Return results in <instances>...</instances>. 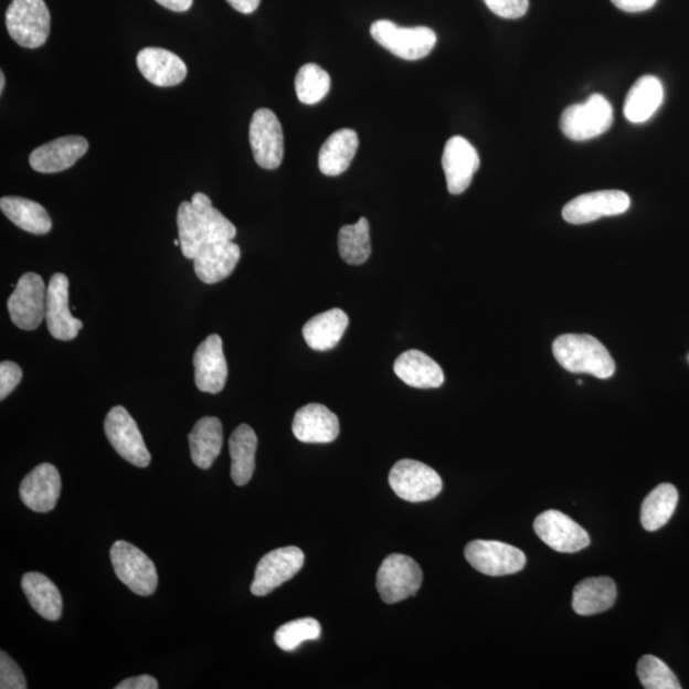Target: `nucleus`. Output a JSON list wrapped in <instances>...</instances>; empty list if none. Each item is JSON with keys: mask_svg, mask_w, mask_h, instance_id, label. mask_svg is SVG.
Here are the masks:
<instances>
[{"mask_svg": "<svg viewBox=\"0 0 689 689\" xmlns=\"http://www.w3.org/2000/svg\"><path fill=\"white\" fill-rule=\"evenodd\" d=\"M484 3L491 12L507 20L521 19L529 10V0H484Z\"/></svg>", "mask_w": 689, "mask_h": 689, "instance_id": "40", "label": "nucleus"}, {"mask_svg": "<svg viewBox=\"0 0 689 689\" xmlns=\"http://www.w3.org/2000/svg\"><path fill=\"white\" fill-rule=\"evenodd\" d=\"M0 209L15 226L24 232L45 235L51 232L53 223L45 208L40 203L22 199V197L7 195L0 200Z\"/></svg>", "mask_w": 689, "mask_h": 689, "instance_id": "31", "label": "nucleus"}, {"mask_svg": "<svg viewBox=\"0 0 689 689\" xmlns=\"http://www.w3.org/2000/svg\"><path fill=\"white\" fill-rule=\"evenodd\" d=\"M23 372L19 364L2 362L0 364V400L10 396L22 381Z\"/></svg>", "mask_w": 689, "mask_h": 689, "instance_id": "41", "label": "nucleus"}, {"mask_svg": "<svg viewBox=\"0 0 689 689\" xmlns=\"http://www.w3.org/2000/svg\"><path fill=\"white\" fill-rule=\"evenodd\" d=\"M359 147L356 130L343 128L327 138L318 156V167L327 177H339L354 160Z\"/></svg>", "mask_w": 689, "mask_h": 689, "instance_id": "24", "label": "nucleus"}, {"mask_svg": "<svg viewBox=\"0 0 689 689\" xmlns=\"http://www.w3.org/2000/svg\"><path fill=\"white\" fill-rule=\"evenodd\" d=\"M423 572L413 558L391 554L377 573V589L384 603L396 604L414 596L421 589Z\"/></svg>", "mask_w": 689, "mask_h": 689, "instance_id": "6", "label": "nucleus"}, {"mask_svg": "<svg viewBox=\"0 0 689 689\" xmlns=\"http://www.w3.org/2000/svg\"><path fill=\"white\" fill-rule=\"evenodd\" d=\"M226 2L232 6L235 11L243 14H251L257 10L261 0H226Z\"/></svg>", "mask_w": 689, "mask_h": 689, "instance_id": "44", "label": "nucleus"}, {"mask_svg": "<svg viewBox=\"0 0 689 689\" xmlns=\"http://www.w3.org/2000/svg\"><path fill=\"white\" fill-rule=\"evenodd\" d=\"M305 565V553L297 547L275 549L261 558L251 592L256 596H266L284 582L292 580Z\"/></svg>", "mask_w": 689, "mask_h": 689, "instance_id": "11", "label": "nucleus"}, {"mask_svg": "<svg viewBox=\"0 0 689 689\" xmlns=\"http://www.w3.org/2000/svg\"><path fill=\"white\" fill-rule=\"evenodd\" d=\"M258 438L250 425L242 424L233 432L229 439L230 456H232V478L236 486L248 484L256 469V451Z\"/></svg>", "mask_w": 689, "mask_h": 689, "instance_id": "30", "label": "nucleus"}, {"mask_svg": "<svg viewBox=\"0 0 689 689\" xmlns=\"http://www.w3.org/2000/svg\"><path fill=\"white\" fill-rule=\"evenodd\" d=\"M658 0H612V3L627 13L649 11Z\"/></svg>", "mask_w": 689, "mask_h": 689, "instance_id": "42", "label": "nucleus"}, {"mask_svg": "<svg viewBox=\"0 0 689 689\" xmlns=\"http://www.w3.org/2000/svg\"><path fill=\"white\" fill-rule=\"evenodd\" d=\"M321 630V625L314 618L292 621L276 630L275 643L282 650L290 653L303 643L318 639Z\"/></svg>", "mask_w": 689, "mask_h": 689, "instance_id": "37", "label": "nucleus"}, {"mask_svg": "<svg viewBox=\"0 0 689 689\" xmlns=\"http://www.w3.org/2000/svg\"><path fill=\"white\" fill-rule=\"evenodd\" d=\"M0 688L2 689H26V678L22 670L11 658L2 651L0 655Z\"/></svg>", "mask_w": 689, "mask_h": 689, "instance_id": "39", "label": "nucleus"}, {"mask_svg": "<svg viewBox=\"0 0 689 689\" xmlns=\"http://www.w3.org/2000/svg\"><path fill=\"white\" fill-rule=\"evenodd\" d=\"M348 326V315L341 309H331L309 319L303 327V336L309 348L327 351L340 342Z\"/></svg>", "mask_w": 689, "mask_h": 689, "instance_id": "29", "label": "nucleus"}, {"mask_svg": "<svg viewBox=\"0 0 689 689\" xmlns=\"http://www.w3.org/2000/svg\"><path fill=\"white\" fill-rule=\"evenodd\" d=\"M630 206L629 195L622 191H597L576 197L565 204L562 215L569 224L584 225L602 218L618 216Z\"/></svg>", "mask_w": 689, "mask_h": 689, "instance_id": "13", "label": "nucleus"}, {"mask_svg": "<svg viewBox=\"0 0 689 689\" xmlns=\"http://www.w3.org/2000/svg\"><path fill=\"white\" fill-rule=\"evenodd\" d=\"M61 490L60 471L52 464H41L22 480L20 497L31 511L46 513L54 510Z\"/></svg>", "mask_w": 689, "mask_h": 689, "instance_id": "18", "label": "nucleus"}, {"mask_svg": "<svg viewBox=\"0 0 689 689\" xmlns=\"http://www.w3.org/2000/svg\"><path fill=\"white\" fill-rule=\"evenodd\" d=\"M22 589L32 608L46 621L62 617L63 598L54 582L39 572H29L22 577Z\"/></svg>", "mask_w": 689, "mask_h": 689, "instance_id": "28", "label": "nucleus"}, {"mask_svg": "<svg viewBox=\"0 0 689 689\" xmlns=\"http://www.w3.org/2000/svg\"><path fill=\"white\" fill-rule=\"evenodd\" d=\"M534 530L555 552L576 553L590 545L586 530L561 511L548 510L539 515L534 521Z\"/></svg>", "mask_w": 689, "mask_h": 689, "instance_id": "14", "label": "nucleus"}, {"mask_svg": "<svg viewBox=\"0 0 689 689\" xmlns=\"http://www.w3.org/2000/svg\"><path fill=\"white\" fill-rule=\"evenodd\" d=\"M617 598V586L610 577H590L579 582L573 590V611L580 615H594L610 611Z\"/></svg>", "mask_w": 689, "mask_h": 689, "instance_id": "26", "label": "nucleus"}, {"mask_svg": "<svg viewBox=\"0 0 689 689\" xmlns=\"http://www.w3.org/2000/svg\"><path fill=\"white\" fill-rule=\"evenodd\" d=\"M331 78L319 65L309 63L303 65L295 77V92L299 102L306 105H316L322 102L330 93Z\"/></svg>", "mask_w": 689, "mask_h": 689, "instance_id": "35", "label": "nucleus"}, {"mask_svg": "<svg viewBox=\"0 0 689 689\" xmlns=\"http://www.w3.org/2000/svg\"><path fill=\"white\" fill-rule=\"evenodd\" d=\"M293 433L303 443H330L339 437L340 423L330 409L309 404L295 414Z\"/></svg>", "mask_w": 689, "mask_h": 689, "instance_id": "22", "label": "nucleus"}, {"mask_svg": "<svg viewBox=\"0 0 689 689\" xmlns=\"http://www.w3.org/2000/svg\"><path fill=\"white\" fill-rule=\"evenodd\" d=\"M556 362L571 373H586L608 380L615 363L608 349L592 335H562L553 343Z\"/></svg>", "mask_w": 689, "mask_h": 689, "instance_id": "1", "label": "nucleus"}, {"mask_svg": "<svg viewBox=\"0 0 689 689\" xmlns=\"http://www.w3.org/2000/svg\"><path fill=\"white\" fill-rule=\"evenodd\" d=\"M191 202L197 216H199L206 243L234 240L236 236V227L223 213L212 206L209 195L200 192L195 193Z\"/></svg>", "mask_w": 689, "mask_h": 689, "instance_id": "33", "label": "nucleus"}, {"mask_svg": "<svg viewBox=\"0 0 689 689\" xmlns=\"http://www.w3.org/2000/svg\"><path fill=\"white\" fill-rule=\"evenodd\" d=\"M156 2L174 12H187L193 4V0H156Z\"/></svg>", "mask_w": 689, "mask_h": 689, "instance_id": "45", "label": "nucleus"}, {"mask_svg": "<svg viewBox=\"0 0 689 689\" xmlns=\"http://www.w3.org/2000/svg\"><path fill=\"white\" fill-rule=\"evenodd\" d=\"M393 371L402 382L415 389H438L445 382V373L434 360L420 350L401 354Z\"/></svg>", "mask_w": 689, "mask_h": 689, "instance_id": "23", "label": "nucleus"}, {"mask_svg": "<svg viewBox=\"0 0 689 689\" xmlns=\"http://www.w3.org/2000/svg\"><path fill=\"white\" fill-rule=\"evenodd\" d=\"M137 65L142 76L159 87H172L187 77V65L182 57L161 47H145L137 55Z\"/></svg>", "mask_w": 689, "mask_h": 689, "instance_id": "21", "label": "nucleus"}, {"mask_svg": "<svg viewBox=\"0 0 689 689\" xmlns=\"http://www.w3.org/2000/svg\"><path fill=\"white\" fill-rule=\"evenodd\" d=\"M688 362H689V357H688Z\"/></svg>", "mask_w": 689, "mask_h": 689, "instance_id": "47", "label": "nucleus"}, {"mask_svg": "<svg viewBox=\"0 0 689 689\" xmlns=\"http://www.w3.org/2000/svg\"><path fill=\"white\" fill-rule=\"evenodd\" d=\"M193 365L197 389L212 395L224 390L229 371L223 340L219 335H210L199 344L194 352Z\"/></svg>", "mask_w": 689, "mask_h": 689, "instance_id": "17", "label": "nucleus"}, {"mask_svg": "<svg viewBox=\"0 0 689 689\" xmlns=\"http://www.w3.org/2000/svg\"><path fill=\"white\" fill-rule=\"evenodd\" d=\"M395 494L407 502H426L436 498L442 490V479L436 470L415 459H400L392 467L389 477Z\"/></svg>", "mask_w": 689, "mask_h": 689, "instance_id": "7", "label": "nucleus"}, {"mask_svg": "<svg viewBox=\"0 0 689 689\" xmlns=\"http://www.w3.org/2000/svg\"><path fill=\"white\" fill-rule=\"evenodd\" d=\"M250 142L254 160L261 168L275 170L284 159V134L282 123L269 109L253 114L250 126Z\"/></svg>", "mask_w": 689, "mask_h": 689, "instance_id": "12", "label": "nucleus"}, {"mask_svg": "<svg viewBox=\"0 0 689 689\" xmlns=\"http://www.w3.org/2000/svg\"><path fill=\"white\" fill-rule=\"evenodd\" d=\"M6 86V76L4 73H0V93H3Z\"/></svg>", "mask_w": 689, "mask_h": 689, "instance_id": "46", "label": "nucleus"}, {"mask_svg": "<svg viewBox=\"0 0 689 689\" xmlns=\"http://www.w3.org/2000/svg\"><path fill=\"white\" fill-rule=\"evenodd\" d=\"M242 252L240 245L227 242L204 243L193 258L194 273L204 284H216L233 274Z\"/></svg>", "mask_w": 689, "mask_h": 689, "instance_id": "20", "label": "nucleus"}, {"mask_svg": "<svg viewBox=\"0 0 689 689\" xmlns=\"http://www.w3.org/2000/svg\"><path fill=\"white\" fill-rule=\"evenodd\" d=\"M637 676L646 689H680L679 680L666 662L654 655H645L638 661Z\"/></svg>", "mask_w": 689, "mask_h": 689, "instance_id": "38", "label": "nucleus"}, {"mask_svg": "<svg viewBox=\"0 0 689 689\" xmlns=\"http://www.w3.org/2000/svg\"><path fill=\"white\" fill-rule=\"evenodd\" d=\"M70 280L64 274H55L46 290V325L54 339L71 341L76 339L84 324L72 316L70 310Z\"/></svg>", "mask_w": 689, "mask_h": 689, "instance_id": "15", "label": "nucleus"}, {"mask_svg": "<svg viewBox=\"0 0 689 689\" xmlns=\"http://www.w3.org/2000/svg\"><path fill=\"white\" fill-rule=\"evenodd\" d=\"M371 35L390 53L405 61H420L428 56L437 44V35L428 28H399L388 20L375 21Z\"/></svg>", "mask_w": 689, "mask_h": 689, "instance_id": "3", "label": "nucleus"}, {"mask_svg": "<svg viewBox=\"0 0 689 689\" xmlns=\"http://www.w3.org/2000/svg\"><path fill=\"white\" fill-rule=\"evenodd\" d=\"M110 560L117 577L135 594L149 596L158 589L159 577L153 562L128 541H115Z\"/></svg>", "mask_w": 689, "mask_h": 689, "instance_id": "5", "label": "nucleus"}, {"mask_svg": "<svg viewBox=\"0 0 689 689\" xmlns=\"http://www.w3.org/2000/svg\"><path fill=\"white\" fill-rule=\"evenodd\" d=\"M678 490L672 484H660L650 491L642 506V523L645 530L656 531L666 527L675 515Z\"/></svg>", "mask_w": 689, "mask_h": 689, "instance_id": "32", "label": "nucleus"}, {"mask_svg": "<svg viewBox=\"0 0 689 689\" xmlns=\"http://www.w3.org/2000/svg\"><path fill=\"white\" fill-rule=\"evenodd\" d=\"M448 192L462 194L470 187L475 172L480 167V159L475 147L466 138H449L442 156Z\"/></svg>", "mask_w": 689, "mask_h": 689, "instance_id": "16", "label": "nucleus"}, {"mask_svg": "<svg viewBox=\"0 0 689 689\" xmlns=\"http://www.w3.org/2000/svg\"><path fill=\"white\" fill-rule=\"evenodd\" d=\"M473 568L487 576H507L523 570L527 555L519 548L496 540H474L465 548Z\"/></svg>", "mask_w": 689, "mask_h": 689, "instance_id": "9", "label": "nucleus"}, {"mask_svg": "<svg viewBox=\"0 0 689 689\" xmlns=\"http://www.w3.org/2000/svg\"><path fill=\"white\" fill-rule=\"evenodd\" d=\"M613 119L612 104L595 94L585 103L569 106L562 114L561 128L572 141H589L610 130Z\"/></svg>", "mask_w": 689, "mask_h": 689, "instance_id": "4", "label": "nucleus"}, {"mask_svg": "<svg viewBox=\"0 0 689 689\" xmlns=\"http://www.w3.org/2000/svg\"><path fill=\"white\" fill-rule=\"evenodd\" d=\"M193 463L202 470H208L223 448V424L213 416H204L195 423L190 436Z\"/></svg>", "mask_w": 689, "mask_h": 689, "instance_id": "25", "label": "nucleus"}, {"mask_svg": "<svg viewBox=\"0 0 689 689\" xmlns=\"http://www.w3.org/2000/svg\"><path fill=\"white\" fill-rule=\"evenodd\" d=\"M177 224L180 250H182L186 258L193 259L206 241H204L201 223L193 209L192 202L186 201L180 204Z\"/></svg>", "mask_w": 689, "mask_h": 689, "instance_id": "36", "label": "nucleus"}, {"mask_svg": "<svg viewBox=\"0 0 689 689\" xmlns=\"http://www.w3.org/2000/svg\"><path fill=\"white\" fill-rule=\"evenodd\" d=\"M339 251L341 258L352 266L363 265L371 257V230L365 218L340 229Z\"/></svg>", "mask_w": 689, "mask_h": 689, "instance_id": "34", "label": "nucleus"}, {"mask_svg": "<svg viewBox=\"0 0 689 689\" xmlns=\"http://www.w3.org/2000/svg\"><path fill=\"white\" fill-rule=\"evenodd\" d=\"M46 290L47 287L40 275L28 273L21 276L8 299V311L12 322L21 330H36L43 324L46 314Z\"/></svg>", "mask_w": 689, "mask_h": 689, "instance_id": "8", "label": "nucleus"}, {"mask_svg": "<svg viewBox=\"0 0 689 689\" xmlns=\"http://www.w3.org/2000/svg\"><path fill=\"white\" fill-rule=\"evenodd\" d=\"M105 434L117 454L129 464L137 467H147L151 464V455L142 434L125 407L115 406L106 415Z\"/></svg>", "mask_w": 689, "mask_h": 689, "instance_id": "10", "label": "nucleus"}, {"mask_svg": "<svg viewBox=\"0 0 689 689\" xmlns=\"http://www.w3.org/2000/svg\"><path fill=\"white\" fill-rule=\"evenodd\" d=\"M117 689H158L159 683L151 676H139L135 678H128L123 680L117 687Z\"/></svg>", "mask_w": 689, "mask_h": 689, "instance_id": "43", "label": "nucleus"}, {"mask_svg": "<svg viewBox=\"0 0 689 689\" xmlns=\"http://www.w3.org/2000/svg\"><path fill=\"white\" fill-rule=\"evenodd\" d=\"M88 151L87 139L81 136H65L38 147L30 155V166L38 172L53 174L75 166Z\"/></svg>", "mask_w": 689, "mask_h": 689, "instance_id": "19", "label": "nucleus"}, {"mask_svg": "<svg viewBox=\"0 0 689 689\" xmlns=\"http://www.w3.org/2000/svg\"><path fill=\"white\" fill-rule=\"evenodd\" d=\"M664 102L661 81L654 76H644L630 87L625 102L627 120L642 125L654 117Z\"/></svg>", "mask_w": 689, "mask_h": 689, "instance_id": "27", "label": "nucleus"}, {"mask_svg": "<svg viewBox=\"0 0 689 689\" xmlns=\"http://www.w3.org/2000/svg\"><path fill=\"white\" fill-rule=\"evenodd\" d=\"M6 26L15 43L36 49L51 34V12L44 0H12L6 13Z\"/></svg>", "mask_w": 689, "mask_h": 689, "instance_id": "2", "label": "nucleus"}]
</instances>
